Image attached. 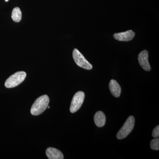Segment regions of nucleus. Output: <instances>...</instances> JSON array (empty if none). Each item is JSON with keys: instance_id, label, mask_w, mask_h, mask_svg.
<instances>
[{"instance_id": "obj_1", "label": "nucleus", "mask_w": 159, "mask_h": 159, "mask_svg": "<svg viewBox=\"0 0 159 159\" xmlns=\"http://www.w3.org/2000/svg\"><path fill=\"white\" fill-rule=\"evenodd\" d=\"M50 99L48 96L43 95L39 97L34 102L31 109V113L33 116H39L43 113L48 106Z\"/></svg>"}, {"instance_id": "obj_2", "label": "nucleus", "mask_w": 159, "mask_h": 159, "mask_svg": "<svg viewBox=\"0 0 159 159\" xmlns=\"http://www.w3.org/2000/svg\"><path fill=\"white\" fill-rule=\"evenodd\" d=\"M26 76L27 74L24 71L16 72L6 80L5 83V86L7 88L16 87L25 80Z\"/></svg>"}, {"instance_id": "obj_3", "label": "nucleus", "mask_w": 159, "mask_h": 159, "mask_svg": "<svg viewBox=\"0 0 159 159\" xmlns=\"http://www.w3.org/2000/svg\"><path fill=\"white\" fill-rule=\"evenodd\" d=\"M134 125V117L133 116H130L125 121L123 126L118 132L117 134V139L121 140L128 136L133 129Z\"/></svg>"}, {"instance_id": "obj_4", "label": "nucleus", "mask_w": 159, "mask_h": 159, "mask_svg": "<svg viewBox=\"0 0 159 159\" xmlns=\"http://www.w3.org/2000/svg\"><path fill=\"white\" fill-rule=\"evenodd\" d=\"M73 57L74 61L78 66L87 70H91L93 69V66L77 49H74L73 51Z\"/></svg>"}, {"instance_id": "obj_5", "label": "nucleus", "mask_w": 159, "mask_h": 159, "mask_svg": "<svg viewBox=\"0 0 159 159\" xmlns=\"http://www.w3.org/2000/svg\"><path fill=\"white\" fill-rule=\"evenodd\" d=\"M85 95L82 91H79L75 93L71 101L70 111L72 113L77 112L81 107L84 101Z\"/></svg>"}, {"instance_id": "obj_6", "label": "nucleus", "mask_w": 159, "mask_h": 159, "mask_svg": "<svg viewBox=\"0 0 159 159\" xmlns=\"http://www.w3.org/2000/svg\"><path fill=\"white\" fill-rule=\"evenodd\" d=\"M148 51L144 50L140 52L138 57L139 64L143 70L146 71H150L151 67L148 60Z\"/></svg>"}, {"instance_id": "obj_7", "label": "nucleus", "mask_w": 159, "mask_h": 159, "mask_svg": "<svg viewBox=\"0 0 159 159\" xmlns=\"http://www.w3.org/2000/svg\"><path fill=\"white\" fill-rule=\"evenodd\" d=\"M135 34L132 30H129L125 32L116 33L114 34V37L117 40L119 41L128 42L133 39Z\"/></svg>"}, {"instance_id": "obj_8", "label": "nucleus", "mask_w": 159, "mask_h": 159, "mask_svg": "<svg viewBox=\"0 0 159 159\" xmlns=\"http://www.w3.org/2000/svg\"><path fill=\"white\" fill-rule=\"evenodd\" d=\"M46 154L48 158L49 159H64V156L62 152L55 148L50 147L47 148Z\"/></svg>"}, {"instance_id": "obj_9", "label": "nucleus", "mask_w": 159, "mask_h": 159, "mask_svg": "<svg viewBox=\"0 0 159 159\" xmlns=\"http://www.w3.org/2000/svg\"><path fill=\"white\" fill-rule=\"evenodd\" d=\"M111 93L114 97H119L121 93V88L116 80H111L109 84Z\"/></svg>"}, {"instance_id": "obj_10", "label": "nucleus", "mask_w": 159, "mask_h": 159, "mask_svg": "<svg viewBox=\"0 0 159 159\" xmlns=\"http://www.w3.org/2000/svg\"><path fill=\"white\" fill-rule=\"evenodd\" d=\"M94 122L97 127H103L105 124V115L101 111H99L96 113L94 116Z\"/></svg>"}, {"instance_id": "obj_11", "label": "nucleus", "mask_w": 159, "mask_h": 159, "mask_svg": "<svg viewBox=\"0 0 159 159\" xmlns=\"http://www.w3.org/2000/svg\"><path fill=\"white\" fill-rule=\"evenodd\" d=\"M11 19L15 22H19L22 18V13L19 7L14 8L12 11Z\"/></svg>"}, {"instance_id": "obj_12", "label": "nucleus", "mask_w": 159, "mask_h": 159, "mask_svg": "<svg viewBox=\"0 0 159 159\" xmlns=\"http://www.w3.org/2000/svg\"><path fill=\"white\" fill-rule=\"evenodd\" d=\"M150 148L154 150H159V139L155 138L152 139L150 142Z\"/></svg>"}, {"instance_id": "obj_13", "label": "nucleus", "mask_w": 159, "mask_h": 159, "mask_svg": "<svg viewBox=\"0 0 159 159\" xmlns=\"http://www.w3.org/2000/svg\"><path fill=\"white\" fill-rule=\"evenodd\" d=\"M152 136L154 138H159V126L157 125L154 129L152 132Z\"/></svg>"}, {"instance_id": "obj_14", "label": "nucleus", "mask_w": 159, "mask_h": 159, "mask_svg": "<svg viewBox=\"0 0 159 159\" xmlns=\"http://www.w3.org/2000/svg\"><path fill=\"white\" fill-rule=\"evenodd\" d=\"M5 1H6V2H8L9 0H5Z\"/></svg>"}, {"instance_id": "obj_15", "label": "nucleus", "mask_w": 159, "mask_h": 159, "mask_svg": "<svg viewBox=\"0 0 159 159\" xmlns=\"http://www.w3.org/2000/svg\"><path fill=\"white\" fill-rule=\"evenodd\" d=\"M48 108H50V107L48 106Z\"/></svg>"}]
</instances>
